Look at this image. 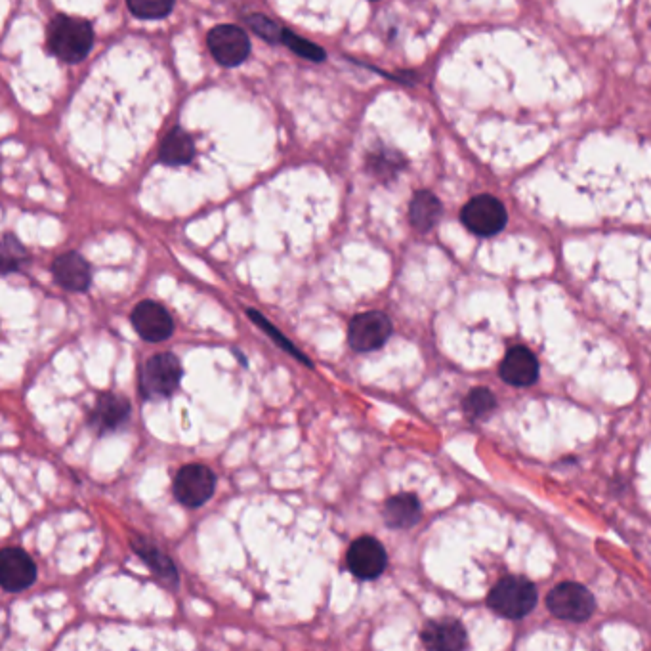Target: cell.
I'll use <instances>...</instances> for the list:
<instances>
[{
    "mask_svg": "<svg viewBox=\"0 0 651 651\" xmlns=\"http://www.w3.org/2000/svg\"><path fill=\"white\" fill-rule=\"evenodd\" d=\"M94 44V29L90 21L60 14L48 25L46 46L50 54L65 63L83 62Z\"/></svg>",
    "mask_w": 651,
    "mask_h": 651,
    "instance_id": "obj_1",
    "label": "cell"
},
{
    "mask_svg": "<svg viewBox=\"0 0 651 651\" xmlns=\"http://www.w3.org/2000/svg\"><path fill=\"white\" fill-rule=\"evenodd\" d=\"M537 604V590L522 577H504L489 594V606L508 619H522Z\"/></svg>",
    "mask_w": 651,
    "mask_h": 651,
    "instance_id": "obj_2",
    "label": "cell"
},
{
    "mask_svg": "<svg viewBox=\"0 0 651 651\" xmlns=\"http://www.w3.org/2000/svg\"><path fill=\"white\" fill-rule=\"evenodd\" d=\"M182 367L174 354L149 357L140 373V392L146 399L168 398L180 386Z\"/></svg>",
    "mask_w": 651,
    "mask_h": 651,
    "instance_id": "obj_3",
    "label": "cell"
},
{
    "mask_svg": "<svg viewBox=\"0 0 651 651\" xmlns=\"http://www.w3.org/2000/svg\"><path fill=\"white\" fill-rule=\"evenodd\" d=\"M546 606L550 613L564 621L583 623L594 613L596 602L588 588L579 583H562L552 588L546 596Z\"/></svg>",
    "mask_w": 651,
    "mask_h": 651,
    "instance_id": "obj_4",
    "label": "cell"
},
{
    "mask_svg": "<svg viewBox=\"0 0 651 651\" xmlns=\"http://www.w3.org/2000/svg\"><path fill=\"white\" fill-rule=\"evenodd\" d=\"M392 336V321L384 312H363L352 317L348 325V344L357 354L382 348Z\"/></svg>",
    "mask_w": 651,
    "mask_h": 651,
    "instance_id": "obj_5",
    "label": "cell"
},
{
    "mask_svg": "<svg viewBox=\"0 0 651 651\" xmlns=\"http://www.w3.org/2000/svg\"><path fill=\"white\" fill-rule=\"evenodd\" d=\"M462 224L482 237H491L504 230L508 214L503 203L493 195H478L470 199L461 212Z\"/></svg>",
    "mask_w": 651,
    "mask_h": 651,
    "instance_id": "obj_6",
    "label": "cell"
},
{
    "mask_svg": "<svg viewBox=\"0 0 651 651\" xmlns=\"http://www.w3.org/2000/svg\"><path fill=\"white\" fill-rule=\"evenodd\" d=\"M207 42L212 58L224 67H237L251 54V41L247 31L230 23L214 27L207 37Z\"/></svg>",
    "mask_w": 651,
    "mask_h": 651,
    "instance_id": "obj_7",
    "label": "cell"
},
{
    "mask_svg": "<svg viewBox=\"0 0 651 651\" xmlns=\"http://www.w3.org/2000/svg\"><path fill=\"white\" fill-rule=\"evenodd\" d=\"M216 487V476L205 464L184 466L174 480V495L180 503L197 508L209 501Z\"/></svg>",
    "mask_w": 651,
    "mask_h": 651,
    "instance_id": "obj_8",
    "label": "cell"
},
{
    "mask_svg": "<svg viewBox=\"0 0 651 651\" xmlns=\"http://www.w3.org/2000/svg\"><path fill=\"white\" fill-rule=\"evenodd\" d=\"M132 327L146 342H165L174 333V321L165 306L153 300L140 302L130 315Z\"/></svg>",
    "mask_w": 651,
    "mask_h": 651,
    "instance_id": "obj_9",
    "label": "cell"
},
{
    "mask_svg": "<svg viewBox=\"0 0 651 651\" xmlns=\"http://www.w3.org/2000/svg\"><path fill=\"white\" fill-rule=\"evenodd\" d=\"M346 562L357 579H377L386 569V550L375 537H361L348 548Z\"/></svg>",
    "mask_w": 651,
    "mask_h": 651,
    "instance_id": "obj_10",
    "label": "cell"
},
{
    "mask_svg": "<svg viewBox=\"0 0 651 651\" xmlns=\"http://www.w3.org/2000/svg\"><path fill=\"white\" fill-rule=\"evenodd\" d=\"M37 579V566L21 548H4L0 554V583L6 592H21Z\"/></svg>",
    "mask_w": 651,
    "mask_h": 651,
    "instance_id": "obj_11",
    "label": "cell"
},
{
    "mask_svg": "<svg viewBox=\"0 0 651 651\" xmlns=\"http://www.w3.org/2000/svg\"><path fill=\"white\" fill-rule=\"evenodd\" d=\"M52 273L56 283L69 293H84L92 281L88 262L75 251L60 254L52 264Z\"/></svg>",
    "mask_w": 651,
    "mask_h": 651,
    "instance_id": "obj_12",
    "label": "cell"
},
{
    "mask_svg": "<svg viewBox=\"0 0 651 651\" xmlns=\"http://www.w3.org/2000/svg\"><path fill=\"white\" fill-rule=\"evenodd\" d=\"M501 378L512 386H531L539 378V361L525 346L508 350L501 365Z\"/></svg>",
    "mask_w": 651,
    "mask_h": 651,
    "instance_id": "obj_13",
    "label": "cell"
},
{
    "mask_svg": "<svg viewBox=\"0 0 651 651\" xmlns=\"http://www.w3.org/2000/svg\"><path fill=\"white\" fill-rule=\"evenodd\" d=\"M128 417H130L128 399L121 398L117 394H104L98 398L90 413V424L100 434H107L121 428Z\"/></svg>",
    "mask_w": 651,
    "mask_h": 651,
    "instance_id": "obj_14",
    "label": "cell"
},
{
    "mask_svg": "<svg viewBox=\"0 0 651 651\" xmlns=\"http://www.w3.org/2000/svg\"><path fill=\"white\" fill-rule=\"evenodd\" d=\"M420 636L428 651H464L466 648V630L451 619L428 623Z\"/></svg>",
    "mask_w": 651,
    "mask_h": 651,
    "instance_id": "obj_15",
    "label": "cell"
},
{
    "mask_svg": "<svg viewBox=\"0 0 651 651\" xmlns=\"http://www.w3.org/2000/svg\"><path fill=\"white\" fill-rule=\"evenodd\" d=\"M195 157V142L180 126L172 128L159 147V161L168 167H184Z\"/></svg>",
    "mask_w": 651,
    "mask_h": 651,
    "instance_id": "obj_16",
    "label": "cell"
},
{
    "mask_svg": "<svg viewBox=\"0 0 651 651\" xmlns=\"http://www.w3.org/2000/svg\"><path fill=\"white\" fill-rule=\"evenodd\" d=\"M384 522L392 529H409L419 524L420 503L415 495L401 493L384 504Z\"/></svg>",
    "mask_w": 651,
    "mask_h": 651,
    "instance_id": "obj_17",
    "label": "cell"
},
{
    "mask_svg": "<svg viewBox=\"0 0 651 651\" xmlns=\"http://www.w3.org/2000/svg\"><path fill=\"white\" fill-rule=\"evenodd\" d=\"M440 216V199L432 191L422 189L413 195L411 205H409V220L415 230L422 231V233L432 230L438 224Z\"/></svg>",
    "mask_w": 651,
    "mask_h": 651,
    "instance_id": "obj_18",
    "label": "cell"
},
{
    "mask_svg": "<svg viewBox=\"0 0 651 651\" xmlns=\"http://www.w3.org/2000/svg\"><path fill=\"white\" fill-rule=\"evenodd\" d=\"M132 548L138 552V556L146 562L147 566L155 571V575H159L165 581H172V583L178 581L176 567L170 562V558L151 541H147L144 537H134Z\"/></svg>",
    "mask_w": 651,
    "mask_h": 651,
    "instance_id": "obj_19",
    "label": "cell"
},
{
    "mask_svg": "<svg viewBox=\"0 0 651 651\" xmlns=\"http://www.w3.org/2000/svg\"><path fill=\"white\" fill-rule=\"evenodd\" d=\"M495 407H497L495 396L487 388H474L464 398V413L470 419H485L495 411Z\"/></svg>",
    "mask_w": 651,
    "mask_h": 651,
    "instance_id": "obj_20",
    "label": "cell"
},
{
    "mask_svg": "<svg viewBox=\"0 0 651 651\" xmlns=\"http://www.w3.org/2000/svg\"><path fill=\"white\" fill-rule=\"evenodd\" d=\"M126 6L140 20H163L174 10L170 0H128Z\"/></svg>",
    "mask_w": 651,
    "mask_h": 651,
    "instance_id": "obj_21",
    "label": "cell"
},
{
    "mask_svg": "<svg viewBox=\"0 0 651 651\" xmlns=\"http://www.w3.org/2000/svg\"><path fill=\"white\" fill-rule=\"evenodd\" d=\"M249 314V317H251L252 321L258 325V327H262L268 335L272 336V340H275L287 354H291V356L296 357L298 361H302V363H306L308 367H312V361L308 359V357L304 356V354H300V350L294 346L293 342L289 340V338H285L283 336V333L277 329V327H273L272 323L264 317V315L260 314V312H256V310H249L247 312Z\"/></svg>",
    "mask_w": 651,
    "mask_h": 651,
    "instance_id": "obj_22",
    "label": "cell"
},
{
    "mask_svg": "<svg viewBox=\"0 0 651 651\" xmlns=\"http://www.w3.org/2000/svg\"><path fill=\"white\" fill-rule=\"evenodd\" d=\"M281 42L289 50H293L294 54L300 56V58H306V60H312V62L317 63L323 62L327 58V54H325V50L321 46H317L314 42L306 41V39L298 37L296 33L289 31V29L283 31V41Z\"/></svg>",
    "mask_w": 651,
    "mask_h": 651,
    "instance_id": "obj_23",
    "label": "cell"
},
{
    "mask_svg": "<svg viewBox=\"0 0 651 651\" xmlns=\"http://www.w3.org/2000/svg\"><path fill=\"white\" fill-rule=\"evenodd\" d=\"M401 168H403V159L396 151H378L369 159V170L382 180L394 178Z\"/></svg>",
    "mask_w": 651,
    "mask_h": 651,
    "instance_id": "obj_24",
    "label": "cell"
},
{
    "mask_svg": "<svg viewBox=\"0 0 651 651\" xmlns=\"http://www.w3.org/2000/svg\"><path fill=\"white\" fill-rule=\"evenodd\" d=\"M27 251L23 249L20 241L12 235H4V245H2V272L10 273L20 270L21 264L27 262Z\"/></svg>",
    "mask_w": 651,
    "mask_h": 651,
    "instance_id": "obj_25",
    "label": "cell"
},
{
    "mask_svg": "<svg viewBox=\"0 0 651 651\" xmlns=\"http://www.w3.org/2000/svg\"><path fill=\"white\" fill-rule=\"evenodd\" d=\"M247 25L251 27L252 31L262 37L264 41L268 42H281L283 41V27L277 21L270 20L262 14H252L247 18Z\"/></svg>",
    "mask_w": 651,
    "mask_h": 651,
    "instance_id": "obj_26",
    "label": "cell"
}]
</instances>
